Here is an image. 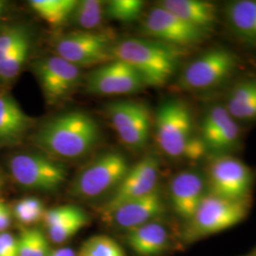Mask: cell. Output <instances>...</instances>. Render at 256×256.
Listing matches in <instances>:
<instances>
[{"label":"cell","instance_id":"9c48e42d","mask_svg":"<svg viewBox=\"0 0 256 256\" xmlns=\"http://www.w3.org/2000/svg\"><path fill=\"white\" fill-rule=\"evenodd\" d=\"M144 30L156 41L176 48L198 45L209 34L185 22L160 5L148 12L144 21Z\"/></svg>","mask_w":256,"mask_h":256},{"label":"cell","instance_id":"9a60e30c","mask_svg":"<svg viewBox=\"0 0 256 256\" xmlns=\"http://www.w3.org/2000/svg\"><path fill=\"white\" fill-rule=\"evenodd\" d=\"M36 74L46 101L54 102L72 90L79 81L80 70L57 55L38 62Z\"/></svg>","mask_w":256,"mask_h":256},{"label":"cell","instance_id":"d6a6232c","mask_svg":"<svg viewBox=\"0 0 256 256\" xmlns=\"http://www.w3.org/2000/svg\"><path fill=\"white\" fill-rule=\"evenodd\" d=\"M0 256H18V239L9 232L0 234Z\"/></svg>","mask_w":256,"mask_h":256},{"label":"cell","instance_id":"d4e9b609","mask_svg":"<svg viewBox=\"0 0 256 256\" xmlns=\"http://www.w3.org/2000/svg\"><path fill=\"white\" fill-rule=\"evenodd\" d=\"M30 50V36L25 37L18 46L0 61V80L10 82L20 74L22 68L27 61Z\"/></svg>","mask_w":256,"mask_h":256},{"label":"cell","instance_id":"ba28073f","mask_svg":"<svg viewBox=\"0 0 256 256\" xmlns=\"http://www.w3.org/2000/svg\"><path fill=\"white\" fill-rule=\"evenodd\" d=\"M210 194L230 200H245L252 187V170L234 156L216 155L208 165Z\"/></svg>","mask_w":256,"mask_h":256},{"label":"cell","instance_id":"7402d4cb","mask_svg":"<svg viewBox=\"0 0 256 256\" xmlns=\"http://www.w3.org/2000/svg\"><path fill=\"white\" fill-rule=\"evenodd\" d=\"M225 108L236 122L256 120V80L238 84L230 92Z\"/></svg>","mask_w":256,"mask_h":256},{"label":"cell","instance_id":"ac0fdd59","mask_svg":"<svg viewBox=\"0 0 256 256\" xmlns=\"http://www.w3.org/2000/svg\"><path fill=\"white\" fill-rule=\"evenodd\" d=\"M126 242L138 256H158L169 245V234L164 226L155 220L128 230Z\"/></svg>","mask_w":256,"mask_h":256},{"label":"cell","instance_id":"484cf974","mask_svg":"<svg viewBox=\"0 0 256 256\" xmlns=\"http://www.w3.org/2000/svg\"><path fill=\"white\" fill-rule=\"evenodd\" d=\"M12 218L24 227H30L43 221L46 209L39 198L27 196L14 203L12 208Z\"/></svg>","mask_w":256,"mask_h":256},{"label":"cell","instance_id":"8992f818","mask_svg":"<svg viewBox=\"0 0 256 256\" xmlns=\"http://www.w3.org/2000/svg\"><path fill=\"white\" fill-rule=\"evenodd\" d=\"M236 55L224 48H214L192 60L180 77V86L198 92L216 88L225 82L238 68Z\"/></svg>","mask_w":256,"mask_h":256},{"label":"cell","instance_id":"603a6c76","mask_svg":"<svg viewBox=\"0 0 256 256\" xmlns=\"http://www.w3.org/2000/svg\"><path fill=\"white\" fill-rule=\"evenodd\" d=\"M76 0H30V6L50 26L57 27L70 18Z\"/></svg>","mask_w":256,"mask_h":256},{"label":"cell","instance_id":"d590c367","mask_svg":"<svg viewBox=\"0 0 256 256\" xmlns=\"http://www.w3.org/2000/svg\"><path fill=\"white\" fill-rule=\"evenodd\" d=\"M3 186H4V178H3L2 174L0 173V190L2 189Z\"/></svg>","mask_w":256,"mask_h":256},{"label":"cell","instance_id":"e575fe53","mask_svg":"<svg viewBox=\"0 0 256 256\" xmlns=\"http://www.w3.org/2000/svg\"><path fill=\"white\" fill-rule=\"evenodd\" d=\"M48 256H77V254L72 248L63 247L52 250Z\"/></svg>","mask_w":256,"mask_h":256},{"label":"cell","instance_id":"d6986e66","mask_svg":"<svg viewBox=\"0 0 256 256\" xmlns=\"http://www.w3.org/2000/svg\"><path fill=\"white\" fill-rule=\"evenodd\" d=\"M160 6L194 27L210 32L218 20L214 4L202 0H164Z\"/></svg>","mask_w":256,"mask_h":256},{"label":"cell","instance_id":"cb8c5ba5","mask_svg":"<svg viewBox=\"0 0 256 256\" xmlns=\"http://www.w3.org/2000/svg\"><path fill=\"white\" fill-rule=\"evenodd\" d=\"M104 14V4L99 0L78 1L70 18L74 23L86 32L101 25Z\"/></svg>","mask_w":256,"mask_h":256},{"label":"cell","instance_id":"836d02e7","mask_svg":"<svg viewBox=\"0 0 256 256\" xmlns=\"http://www.w3.org/2000/svg\"><path fill=\"white\" fill-rule=\"evenodd\" d=\"M12 218V208L3 198H0V234L8 232Z\"/></svg>","mask_w":256,"mask_h":256},{"label":"cell","instance_id":"6da1fadb","mask_svg":"<svg viewBox=\"0 0 256 256\" xmlns=\"http://www.w3.org/2000/svg\"><path fill=\"white\" fill-rule=\"evenodd\" d=\"M99 136L98 124L92 117L75 111L46 122L37 131L34 142L48 154L72 160L88 153Z\"/></svg>","mask_w":256,"mask_h":256},{"label":"cell","instance_id":"74e56055","mask_svg":"<svg viewBox=\"0 0 256 256\" xmlns=\"http://www.w3.org/2000/svg\"><path fill=\"white\" fill-rule=\"evenodd\" d=\"M3 10H4V9H0V14H2V12H3Z\"/></svg>","mask_w":256,"mask_h":256},{"label":"cell","instance_id":"5b68a950","mask_svg":"<svg viewBox=\"0 0 256 256\" xmlns=\"http://www.w3.org/2000/svg\"><path fill=\"white\" fill-rule=\"evenodd\" d=\"M124 156L108 152L100 156L75 178L70 187L74 196L90 200L115 190L129 170Z\"/></svg>","mask_w":256,"mask_h":256},{"label":"cell","instance_id":"4fadbf2b","mask_svg":"<svg viewBox=\"0 0 256 256\" xmlns=\"http://www.w3.org/2000/svg\"><path fill=\"white\" fill-rule=\"evenodd\" d=\"M144 86L140 75L131 66L118 59L96 68L86 79L88 90L102 96L131 94Z\"/></svg>","mask_w":256,"mask_h":256},{"label":"cell","instance_id":"ffe728a7","mask_svg":"<svg viewBox=\"0 0 256 256\" xmlns=\"http://www.w3.org/2000/svg\"><path fill=\"white\" fill-rule=\"evenodd\" d=\"M32 126V119L7 94H0V144L18 142Z\"/></svg>","mask_w":256,"mask_h":256},{"label":"cell","instance_id":"83f0119b","mask_svg":"<svg viewBox=\"0 0 256 256\" xmlns=\"http://www.w3.org/2000/svg\"><path fill=\"white\" fill-rule=\"evenodd\" d=\"M77 256H126L124 248L108 236H94L86 239Z\"/></svg>","mask_w":256,"mask_h":256},{"label":"cell","instance_id":"1f68e13d","mask_svg":"<svg viewBox=\"0 0 256 256\" xmlns=\"http://www.w3.org/2000/svg\"><path fill=\"white\" fill-rule=\"evenodd\" d=\"M28 36L26 28L21 26H12L3 30L0 32V61L9 55Z\"/></svg>","mask_w":256,"mask_h":256},{"label":"cell","instance_id":"7a4b0ae2","mask_svg":"<svg viewBox=\"0 0 256 256\" xmlns=\"http://www.w3.org/2000/svg\"><path fill=\"white\" fill-rule=\"evenodd\" d=\"M156 137L162 151L170 158L198 160L208 154L200 134H196L191 111L180 100L164 102L156 116Z\"/></svg>","mask_w":256,"mask_h":256},{"label":"cell","instance_id":"2e32d148","mask_svg":"<svg viewBox=\"0 0 256 256\" xmlns=\"http://www.w3.org/2000/svg\"><path fill=\"white\" fill-rule=\"evenodd\" d=\"M164 210L162 196L158 189L146 196L126 202L106 216L120 229L126 232L155 221Z\"/></svg>","mask_w":256,"mask_h":256},{"label":"cell","instance_id":"277c9868","mask_svg":"<svg viewBox=\"0 0 256 256\" xmlns=\"http://www.w3.org/2000/svg\"><path fill=\"white\" fill-rule=\"evenodd\" d=\"M248 200H230L207 192L184 232L185 241H194L222 232L245 220Z\"/></svg>","mask_w":256,"mask_h":256},{"label":"cell","instance_id":"44dd1931","mask_svg":"<svg viewBox=\"0 0 256 256\" xmlns=\"http://www.w3.org/2000/svg\"><path fill=\"white\" fill-rule=\"evenodd\" d=\"M227 19L234 32L248 43H256V0H238L230 4Z\"/></svg>","mask_w":256,"mask_h":256},{"label":"cell","instance_id":"4316f807","mask_svg":"<svg viewBox=\"0 0 256 256\" xmlns=\"http://www.w3.org/2000/svg\"><path fill=\"white\" fill-rule=\"evenodd\" d=\"M18 239V256H48L52 250L48 238L37 228H26Z\"/></svg>","mask_w":256,"mask_h":256},{"label":"cell","instance_id":"4dcf8cb0","mask_svg":"<svg viewBox=\"0 0 256 256\" xmlns=\"http://www.w3.org/2000/svg\"><path fill=\"white\" fill-rule=\"evenodd\" d=\"M88 222V216L72 220L54 228L46 229V238L54 244H63L70 238H74L79 230H81L84 226H86Z\"/></svg>","mask_w":256,"mask_h":256},{"label":"cell","instance_id":"30bf717a","mask_svg":"<svg viewBox=\"0 0 256 256\" xmlns=\"http://www.w3.org/2000/svg\"><path fill=\"white\" fill-rule=\"evenodd\" d=\"M160 164L154 156L149 155L140 160L137 164L129 168L113 194L104 204L102 212L108 216L120 205L146 196L156 190Z\"/></svg>","mask_w":256,"mask_h":256},{"label":"cell","instance_id":"52a82bcc","mask_svg":"<svg viewBox=\"0 0 256 256\" xmlns=\"http://www.w3.org/2000/svg\"><path fill=\"white\" fill-rule=\"evenodd\" d=\"M9 168L16 182L34 191H56L68 176L63 165L52 158L34 153L14 156L10 160Z\"/></svg>","mask_w":256,"mask_h":256},{"label":"cell","instance_id":"e0dca14e","mask_svg":"<svg viewBox=\"0 0 256 256\" xmlns=\"http://www.w3.org/2000/svg\"><path fill=\"white\" fill-rule=\"evenodd\" d=\"M169 194L174 212L188 222L207 192H205V182L200 174L192 171H184L172 178Z\"/></svg>","mask_w":256,"mask_h":256},{"label":"cell","instance_id":"f546056e","mask_svg":"<svg viewBox=\"0 0 256 256\" xmlns=\"http://www.w3.org/2000/svg\"><path fill=\"white\" fill-rule=\"evenodd\" d=\"M86 216V212L78 206L63 205L46 210L43 223L46 230Z\"/></svg>","mask_w":256,"mask_h":256},{"label":"cell","instance_id":"f1b7e54d","mask_svg":"<svg viewBox=\"0 0 256 256\" xmlns=\"http://www.w3.org/2000/svg\"><path fill=\"white\" fill-rule=\"evenodd\" d=\"M144 2L140 0H111L104 4L108 18L120 22H132L140 16Z\"/></svg>","mask_w":256,"mask_h":256},{"label":"cell","instance_id":"7c38bea8","mask_svg":"<svg viewBox=\"0 0 256 256\" xmlns=\"http://www.w3.org/2000/svg\"><path fill=\"white\" fill-rule=\"evenodd\" d=\"M200 136L208 153L228 155L239 144L240 129L225 106H210L203 116Z\"/></svg>","mask_w":256,"mask_h":256},{"label":"cell","instance_id":"8d00e7d4","mask_svg":"<svg viewBox=\"0 0 256 256\" xmlns=\"http://www.w3.org/2000/svg\"><path fill=\"white\" fill-rule=\"evenodd\" d=\"M4 7H5V2L0 0V9H4Z\"/></svg>","mask_w":256,"mask_h":256},{"label":"cell","instance_id":"8fae6325","mask_svg":"<svg viewBox=\"0 0 256 256\" xmlns=\"http://www.w3.org/2000/svg\"><path fill=\"white\" fill-rule=\"evenodd\" d=\"M110 120L120 140L132 149L146 146L151 117L146 106L135 101L116 102L110 104Z\"/></svg>","mask_w":256,"mask_h":256},{"label":"cell","instance_id":"5bb4252c","mask_svg":"<svg viewBox=\"0 0 256 256\" xmlns=\"http://www.w3.org/2000/svg\"><path fill=\"white\" fill-rule=\"evenodd\" d=\"M110 34L78 32L64 36L56 44L57 55L77 66L104 62L110 56Z\"/></svg>","mask_w":256,"mask_h":256},{"label":"cell","instance_id":"3957f363","mask_svg":"<svg viewBox=\"0 0 256 256\" xmlns=\"http://www.w3.org/2000/svg\"><path fill=\"white\" fill-rule=\"evenodd\" d=\"M180 48L142 38H128L111 46V55L131 66L146 86H162L174 74L182 56Z\"/></svg>","mask_w":256,"mask_h":256}]
</instances>
